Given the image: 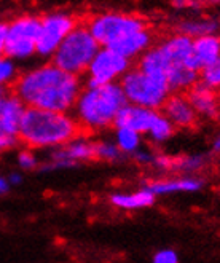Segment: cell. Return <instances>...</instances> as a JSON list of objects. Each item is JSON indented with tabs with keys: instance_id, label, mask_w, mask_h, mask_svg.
<instances>
[{
	"instance_id": "obj_21",
	"label": "cell",
	"mask_w": 220,
	"mask_h": 263,
	"mask_svg": "<svg viewBox=\"0 0 220 263\" xmlns=\"http://www.w3.org/2000/svg\"><path fill=\"white\" fill-rule=\"evenodd\" d=\"M115 144L124 155H133L140 148L142 134L124 126H115Z\"/></svg>"
},
{
	"instance_id": "obj_35",
	"label": "cell",
	"mask_w": 220,
	"mask_h": 263,
	"mask_svg": "<svg viewBox=\"0 0 220 263\" xmlns=\"http://www.w3.org/2000/svg\"><path fill=\"white\" fill-rule=\"evenodd\" d=\"M8 180H10L11 185H20L21 180H23V177H21V174H18V173H11V174L8 176Z\"/></svg>"
},
{
	"instance_id": "obj_15",
	"label": "cell",
	"mask_w": 220,
	"mask_h": 263,
	"mask_svg": "<svg viewBox=\"0 0 220 263\" xmlns=\"http://www.w3.org/2000/svg\"><path fill=\"white\" fill-rule=\"evenodd\" d=\"M152 42H153L152 32L147 27H142V29L133 30V32L120 37L118 40L110 43L108 46L112 50H115L117 53H120L121 56L133 61V59H139L152 46Z\"/></svg>"
},
{
	"instance_id": "obj_34",
	"label": "cell",
	"mask_w": 220,
	"mask_h": 263,
	"mask_svg": "<svg viewBox=\"0 0 220 263\" xmlns=\"http://www.w3.org/2000/svg\"><path fill=\"white\" fill-rule=\"evenodd\" d=\"M11 189V183L8 180V177H0V196L7 195Z\"/></svg>"
},
{
	"instance_id": "obj_18",
	"label": "cell",
	"mask_w": 220,
	"mask_h": 263,
	"mask_svg": "<svg viewBox=\"0 0 220 263\" xmlns=\"http://www.w3.org/2000/svg\"><path fill=\"white\" fill-rule=\"evenodd\" d=\"M193 56L198 67H204L220 58V37L206 34L193 39Z\"/></svg>"
},
{
	"instance_id": "obj_3",
	"label": "cell",
	"mask_w": 220,
	"mask_h": 263,
	"mask_svg": "<svg viewBox=\"0 0 220 263\" xmlns=\"http://www.w3.org/2000/svg\"><path fill=\"white\" fill-rule=\"evenodd\" d=\"M124 104L126 98L120 82L85 85L75 101L72 112L83 133H94L114 126L115 117Z\"/></svg>"
},
{
	"instance_id": "obj_12",
	"label": "cell",
	"mask_w": 220,
	"mask_h": 263,
	"mask_svg": "<svg viewBox=\"0 0 220 263\" xmlns=\"http://www.w3.org/2000/svg\"><path fill=\"white\" fill-rule=\"evenodd\" d=\"M158 48L166 56L171 66L185 64L188 67H193V69L199 70L196 61H195V56H193V39L192 37L179 32L176 35L166 39L164 42H161L158 45Z\"/></svg>"
},
{
	"instance_id": "obj_33",
	"label": "cell",
	"mask_w": 220,
	"mask_h": 263,
	"mask_svg": "<svg viewBox=\"0 0 220 263\" xmlns=\"http://www.w3.org/2000/svg\"><path fill=\"white\" fill-rule=\"evenodd\" d=\"M7 30H8V23L0 21V56L5 51V40H7Z\"/></svg>"
},
{
	"instance_id": "obj_26",
	"label": "cell",
	"mask_w": 220,
	"mask_h": 263,
	"mask_svg": "<svg viewBox=\"0 0 220 263\" xmlns=\"http://www.w3.org/2000/svg\"><path fill=\"white\" fill-rule=\"evenodd\" d=\"M199 82L215 91L220 89V58L199 69Z\"/></svg>"
},
{
	"instance_id": "obj_32",
	"label": "cell",
	"mask_w": 220,
	"mask_h": 263,
	"mask_svg": "<svg viewBox=\"0 0 220 263\" xmlns=\"http://www.w3.org/2000/svg\"><path fill=\"white\" fill-rule=\"evenodd\" d=\"M133 158L139 163V164H145V166H152L153 164V158L155 155L150 153V152H145V150H137L133 153Z\"/></svg>"
},
{
	"instance_id": "obj_31",
	"label": "cell",
	"mask_w": 220,
	"mask_h": 263,
	"mask_svg": "<svg viewBox=\"0 0 220 263\" xmlns=\"http://www.w3.org/2000/svg\"><path fill=\"white\" fill-rule=\"evenodd\" d=\"M18 136H11V134H4L0 133V153H4L10 148H13L18 144Z\"/></svg>"
},
{
	"instance_id": "obj_37",
	"label": "cell",
	"mask_w": 220,
	"mask_h": 263,
	"mask_svg": "<svg viewBox=\"0 0 220 263\" xmlns=\"http://www.w3.org/2000/svg\"><path fill=\"white\" fill-rule=\"evenodd\" d=\"M206 2V5H217V4H220V0H204Z\"/></svg>"
},
{
	"instance_id": "obj_2",
	"label": "cell",
	"mask_w": 220,
	"mask_h": 263,
	"mask_svg": "<svg viewBox=\"0 0 220 263\" xmlns=\"http://www.w3.org/2000/svg\"><path fill=\"white\" fill-rule=\"evenodd\" d=\"M83 131L70 112H58L26 107L18 139L29 148H56Z\"/></svg>"
},
{
	"instance_id": "obj_9",
	"label": "cell",
	"mask_w": 220,
	"mask_h": 263,
	"mask_svg": "<svg viewBox=\"0 0 220 263\" xmlns=\"http://www.w3.org/2000/svg\"><path fill=\"white\" fill-rule=\"evenodd\" d=\"M77 26V20L69 13H50L40 18V32L37 37V54L42 58H51L61 42Z\"/></svg>"
},
{
	"instance_id": "obj_27",
	"label": "cell",
	"mask_w": 220,
	"mask_h": 263,
	"mask_svg": "<svg viewBox=\"0 0 220 263\" xmlns=\"http://www.w3.org/2000/svg\"><path fill=\"white\" fill-rule=\"evenodd\" d=\"M18 79V69L14 59L2 54L0 56V86H13Z\"/></svg>"
},
{
	"instance_id": "obj_17",
	"label": "cell",
	"mask_w": 220,
	"mask_h": 263,
	"mask_svg": "<svg viewBox=\"0 0 220 263\" xmlns=\"http://www.w3.org/2000/svg\"><path fill=\"white\" fill-rule=\"evenodd\" d=\"M145 187L155 196H163V195L177 193V192H198L203 189V180L196 177H177V179H168V180H155L145 185Z\"/></svg>"
},
{
	"instance_id": "obj_23",
	"label": "cell",
	"mask_w": 220,
	"mask_h": 263,
	"mask_svg": "<svg viewBox=\"0 0 220 263\" xmlns=\"http://www.w3.org/2000/svg\"><path fill=\"white\" fill-rule=\"evenodd\" d=\"M174 129H176V126L169 121V118L163 112L158 110V114H156V117L152 123V126L147 131V136L152 139L153 142L161 144L174 134Z\"/></svg>"
},
{
	"instance_id": "obj_4",
	"label": "cell",
	"mask_w": 220,
	"mask_h": 263,
	"mask_svg": "<svg viewBox=\"0 0 220 263\" xmlns=\"http://www.w3.org/2000/svg\"><path fill=\"white\" fill-rule=\"evenodd\" d=\"M99 48L101 45L89 29L85 24H77L58 46L51 56V63L69 73L82 77Z\"/></svg>"
},
{
	"instance_id": "obj_6",
	"label": "cell",
	"mask_w": 220,
	"mask_h": 263,
	"mask_svg": "<svg viewBox=\"0 0 220 263\" xmlns=\"http://www.w3.org/2000/svg\"><path fill=\"white\" fill-rule=\"evenodd\" d=\"M40 32V18L32 14H24L8 23L5 51L4 54L14 59L23 61L37 54V37Z\"/></svg>"
},
{
	"instance_id": "obj_19",
	"label": "cell",
	"mask_w": 220,
	"mask_h": 263,
	"mask_svg": "<svg viewBox=\"0 0 220 263\" xmlns=\"http://www.w3.org/2000/svg\"><path fill=\"white\" fill-rule=\"evenodd\" d=\"M199 80V70L185 64L171 66L166 73V82L171 92H187Z\"/></svg>"
},
{
	"instance_id": "obj_11",
	"label": "cell",
	"mask_w": 220,
	"mask_h": 263,
	"mask_svg": "<svg viewBox=\"0 0 220 263\" xmlns=\"http://www.w3.org/2000/svg\"><path fill=\"white\" fill-rule=\"evenodd\" d=\"M160 110L176 128H192L198 118V114L185 92H171Z\"/></svg>"
},
{
	"instance_id": "obj_24",
	"label": "cell",
	"mask_w": 220,
	"mask_h": 263,
	"mask_svg": "<svg viewBox=\"0 0 220 263\" xmlns=\"http://www.w3.org/2000/svg\"><path fill=\"white\" fill-rule=\"evenodd\" d=\"M124 153L118 148L115 141H98L94 142V158L107 163H117L121 161Z\"/></svg>"
},
{
	"instance_id": "obj_16",
	"label": "cell",
	"mask_w": 220,
	"mask_h": 263,
	"mask_svg": "<svg viewBox=\"0 0 220 263\" xmlns=\"http://www.w3.org/2000/svg\"><path fill=\"white\" fill-rule=\"evenodd\" d=\"M185 95L190 99L198 117L217 118L220 115V101L217 96V91L209 88L208 85H204L198 80Z\"/></svg>"
},
{
	"instance_id": "obj_5",
	"label": "cell",
	"mask_w": 220,
	"mask_h": 263,
	"mask_svg": "<svg viewBox=\"0 0 220 263\" xmlns=\"http://www.w3.org/2000/svg\"><path fill=\"white\" fill-rule=\"evenodd\" d=\"M126 102L142 105L147 109L160 110L171 95V89L164 79H158L142 72L139 67L130 69L120 80Z\"/></svg>"
},
{
	"instance_id": "obj_14",
	"label": "cell",
	"mask_w": 220,
	"mask_h": 263,
	"mask_svg": "<svg viewBox=\"0 0 220 263\" xmlns=\"http://www.w3.org/2000/svg\"><path fill=\"white\" fill-rule=\"evenodd\" d=\"M156 114H158V110L126 102L118 110L115 121H114V126H124V128L134 129L140 134H147Z\"/></svg>"
},
{
	"instance_id": "obj_36",
	"label": "cell",
	"mask_w": 220,
	"mask_h": 263,
	"mask_svg": "<svg viewBox=\"0 0 220 263\" xmlns=\"http://www.w3.org/2000/svg\"><path fill=\"white\" fill-rule=\"evenodd\" d=\"M212 150L220 153V133L217 134V137L214 139V144H212Z\"/></svg>"
},
{
	"instance_id": "obj_22",
	"label": "cell",
	"mask_w": 220,
	"mask_h": 263,
	"mask_svg": "<svg viewBox=\"0 0 220 263\" xmlns=\"http://www.w3.org/2000/svg\"><path fill=\"white\" fill-rule=\"evenodd\" d=\"M217 29H218V23L215 20H188L180 23L179 32L192 39H196L206 34H215Z\"/></svg>"
},
{
	"instance_id": "obj_30",
	"label": "cell",
	"mask_w": 220,
	"mask_h": 263,
	"mask_svg": "<svg viewBox=\"0 0 220 263\" xmlns=\"http://www.w3.org/2000/svg\"><path fill=\"white\" fill-rule=\"evenodd\" d=\"M204 5V0H172V7L177 10H199Z\"/></svg>"
},
{
	"instance_id": "obj_10",
	"label": "cell",
	"mask_w": 220,
	"mask_h": 263,
	"mask_svg": "<svg viewBox=\"0 0 220 263\" xmlns=\"http://www.w3.org/2000/svg\"><path fill=\"white\" fill-rule=\"evenodd\" d=\"M94 158V142L83 137L82 134L74 137L64 145H59L53 150L48 163L40 166V171H56V169H70L78 163Z\"/></svg>"
},
{
	"instance_id": "obj_8",
	"label": "cell",
	"mask_w": 220,
	"mask_h": 263,
	"mask_svg": "<svg viewBox=\"0 0 220 263\" xmlns=\"http://www.w3.org/2000/svg\"><path fill=\"white\" fill-rule=\"evenodd\" d=\"M86 27L101 46H108L120 37L147 26L142 20L134 16V14L102 13L98 14V16H93L88 21Z\"/></svg>"
},
{
	"instance_id": "obj_13",
	"label": "cell",
	"mask_w": 220,
	"mask_h": 263,
	"mask_svg": "<svg viewBox=\"0 0 220 263\" xmlns=\"http://www.w3.org/2000/svg\"><path fill=\"white\" fill-rule=\"evenodd\" d=\"M26 104L14 95L13 88L0 95V133L18 136Z\"/></svg>"
},
{
	"instance_id": "obj_7",
	"label": "cell",
	"mask_w": 220,
	"mask_h": 263,
	"mask_svg": "<svg viewBox=\"0 0 220 263\" xmlns=\"http://www.w3.org/2000/svg\"><path fill=\"white\" fill-rule=\"evenodd\" d=\"M130 69L131 61L128 58L121 56L110 46H101L85 72V85L118 83Z\"/></svg>"
},
{
	"instance_id": "obj_1",
	"label": "cell",
	"mask_w": 220,
	"mask_h": 263,
	"mask_svg": "<svg viewBox=\"0 0 220 263\" xmlns=\"http://www.w3.org/2000/svg\"><path fill=\"white\" fill-rule=\"evenodd\" d=\"M11 88L26 107L72 112L83 82L78 75L62 70L53 63H45L18 75Z\"/></svg>"
},
{
	"instance_id": "obj_29",
	"label": "cell",
	"mask_w": 220,
	"mask_h": 263,
	"mask_svg": "<svg viewBox=\"0 0 220 263\" xmlns=\"http://www.w3.org/2000/svg\"><path fill=\"white\" fill-rule=\"evenodd\" d=\"M179 260V255L172 249H161L153 255L155 263H176Z\"/></svg>"
},
{
	"instance_id": "obj_20",
	"label": "cell",
	"mask_w": 220,
	"mask_h": 263,
	"mask_svg": "<svg viewBox=\"0 0 220 263\" xmlns=\"http://www.w3.org/2000/svg\"><path fill=\"white\" fill-rule=\"evenodd\" d=\"M110 203L118 209L126 211L144 209L155 203V195L147 187H144L134 193H115L110 196Z\"/></svg>"
},
{
	"instance_id": "obj_25",
	"label": "cell",
	"mask_w": 220,
	"mask_h": 263,
	"mask_svg": "<svg viewBox=\"0 0 220 263\" xmlns=\"http://www.w3.org/2000/svg\"><path fill=\"white\" fill-rule=\"evenodd\" d=\"M206 163V158L203 155H185L180 158H172V166L171 169H176V171L182 173H193L201 169Z\"/></svg>"
},
{
	"instance_id": "obj_28",
	"label": "cell",
	"mask_w": 220,
	"mask_h": 263,
	"mask_svg": "<svg viewBox=\"0 0 220 263\" xmlns=\"http://www.w3.org/2000/svg\"><path fill=\"white\" fill-rule=\"evenodd\" d=\"M18 166L21 169H27V171H30V169H35L39 166V160L35 157V153L32 150H23L18 153Z\"/></svg>"
}]
</instances>
